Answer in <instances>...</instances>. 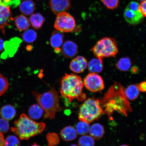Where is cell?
I'll return each instance as SVG.
<instances>
[{
	"label": "cell",
	"instance_id": "1",
	"mask_svg": "<svg viewBox=\"0 0 146 146\" xmlns=\"http://www.w3.org/2000/svg\"><path fill=\"white\" fill-rule=\"evenodd\" d=\"M128 100L123 87L115 82L100 101L104 112L107 116L111 117L117 112L127 117L128 113L132 111Z\"/></svg>",
	"mask_w": 146,
	"mask_h": 146
},
{
	"label": "cell",
	"instance_id": "2",
	"mask_svg": "<svg viewBox=\"0 0 146 146\" xmlns=\"http://www.w3.org/2000/svg\"><path fill=\"white\" fill-rule=\"evenodd\" d=\"M84 85L80 76L75 74H65L60 83V93L70 103L76 99L83 102L86 97V94L83 92Z\"/></svg>",
	"mask_w": 146,
	"mask_h": 146
},
{
	"label": "cell",
	"instance_id": "3",
	"mask_svg": "<svg viewBox=\"0 0 146 146\" xmlns=\"http://www.w3.org/2000/svg\"><path fill=\"white\" fill-rule=\"evenodd\" d=\"M46 125L43 123H37L26 114H23L15 121L14 127L11 131L20 139L28 140L32 137L41 134L44 130Z\"/></svg>",
	"mask_w": 146,
	"mask_h": 146
},
{
	"label": "cell",
	"instance_id": "4",
	"mask_svg": "<svg viewBox=\"0 0 146 146\" xmlns=\"http://www.w3.org/2000/svg\"><path fill=\"white\" fill-rule=\"evenodd\" d=\"M32 93L38 105L44 111V118L54 119L56 113L61 109L57 91L52 89L43 94H39L36 91Z\"/></svg>",
	"mask_w": 146,
	"mask_h": 146
},
{
	"label": "cell",
	"instance_id": "5",
	"mask_svg": "<svg viewBox=\"0 0 146 146\" xmlns=\"http://www.w3.org/2000/svg\"><path fill=\"white\" fill-rule=\"evenodd\" d=\"M104 112L99 100L94 97L88 98L79 107L80 121L89 123L98 120Z\"/></svg>",
	"mask_w": 146,
	"mask_h": 146
},
{
	"label": "cell",
	"instance_id": "6",
	"mask_svg": "<svg viewBox=\"0 0 146 146\" xmlns=\"http://www.w3.org/2000/svg\"><path fill=\"white\" fill-rule=\"evenodd\" d=\"M91 51L95 56L102 61L104 58L115 57L118 51L115 40L109 37L104 38L98 41Z\"/></svg>",
	"mask_w": 146,
	"mask_h": 146
},
{
	"label": "cell",
	"instance_id": "7",
	"mask_svg": "<svg viewBox=\"0 0 146 146\" xmlns=\"http://www.w3.org/2000/svg\"><path fill=\"white\" fill-rule=\"evenodd\" d=\"M75 26V20L71 15L65 12L57 14L54 24L56 30L69 33L74 30Z\"/></svg>",
	"mask_w": 146,
	"mask_h": 146
},
{
	"label": "cell",
	"instance_id": "8",
	"mask_svg": "<svg viewBox=\"0 0 146 146\" xmlns=\"http://www.w3.org/2000/svg\"><path fill=\"white\" fill-rule=\"evenodd\" d=\"M83 83L86 88L91 92H99L104 88L103 78L96 73H91L88 74L84 79Z\"/></svg>",
	"mask_w": 146,
	"mask_h": 146
},
{
	"label": "cell",
	"instance_id": "9",
	"mask_svg": "<svg viewBox=\"0 0 146 146\" xmlns=\"http://www.w3.org/2000/svg\"><path fill=\"white\" fill-rule=\"evenodd\" d=\"M49 5L54 13L58 14L65 12L70 8V0H50Z\"/></svg>",
	"mask_w": 146,
	"mask_h": 146
},
{
	"label": "cell",
	"instance_id": "10",
	"mask_svg": "<svg viewBox=\"0 0 146 146\" xmlns=\"http://www.w3.org/2000/svg\"><path fill=\"white\" fill-rule=\"evenodd\" d=\"M13 20L9 6L0 5V31L3 34L5 33V27Z\"/></svg>",
	"mask_w": 146,
	"mask_h": 146
},
{
	"label": "cell",
	"instance_id": "11",
	"mask_svg": "<svg viewBox=\"0 0 146 146\" xmlns=\"http://www.w3.org/2000/svg\"><path fill=\"white\" fill-rule=\"evenodd\" d=\"M123 15L125 21L129 24L132 25L141 23L144 19L143 16L140 11H133L127 8L124 11Z\"/></svg>",
	"mask_w": 146,
	"mask_h": 146
},
{
	"label": "cell",
	"instance_id": "12",
	"mask_svg": "<svg viewBox=\"0 0 146 146\" xmlns=\"http://www.w3.org/2000/svg\"><path fill=\"white\" fill-rule=\"evenodd\" d=\"M88 65L87 60L83 56H78L71 62L70 68L72 72L79 74L83 72Z\"/></svg>",
	"mask_w": 146,
	"mask_h": 146
},
{
	"label": "cell",
	"instance_id": "13",
	"mask_svg": "<svg viewBox=\"0 0 146 146\" xmlns=\"http://www.w3.org/2000/svg\"><path fill=\"white\" fill-rule=\"evenodd\" d=\"M77 45L72 41H67L64 43L61 49V52L65 57L71 58L77 54Z\"/></svg>",
	"mask_w": 146,
	"mask_h": 146
},
{
	"label": "cell",
	"instance_id": "14",
	"mask_svg": "<svg viewBox=\"0 0 146 146\" xmlns=\"http://www.w3.org/2000/svg\"><path fill=\"white\" fill-rule=\"evenodd\" d=\"M61 138L65 141H72L77 137L78 133L76 129L72 126L64 127L60 132Z\"/></svg>",
	"mask_w": 146,
	"mask_h": 146
},
{
	"label": "cell",
	"instance_id": "15",
	"mask_svg": "<svg viewBox=\"0 0 146 146\" xmlns=\"http://www.w3.org/2000/svg\"><path fill=\"white\" fill-rule=\"evenodd\" d=\"M89 133L90 136L94 139L100 140L103 137L104 135V127L101 124L94 123L90 127Z\"/></svg>",
	"mask_w": 146,
	"mask_h": 146
},
{
	"label": "cell",
	"instance_id": "16",
	"mask_svg": "<svg viewBox=\"0 0 146 146\" xmlns=\"http://www.w3.org/2000/svg\"><path fill=\"white\" fill-rule=\"evenodd\" d=\"M16 114L15 109L11 105H5L0 109V115L2 118L7 120L13 119Z\"/></svg>",
	"mask_w": 146,
	"mask_h": 146
},
{
	"label": "cell",
	"instance_id": "17",
	"mask_svg": "<svg viewBox=\"0 0 146 146\" xmlns=\"http://www.w3.org/2000/svg\"><path fill=\"white\" fill-rule=\"evenodd\" d=\"M36 8V4L32 0H24L20 4L19 10L23 15L29 16L32 15Z\"/></svg>",
	"mask_w": 146,
	"mask_h": 146
},
{
	"label": "cell",
	"instance_id": "18",
	"mask_svg": "<svg viewBox=\"0 0 146 146\" xmlns=\"http://www.w3.org/2000/svg\"><path fill=\"white\" fill-rule=\"evenodd\" d=\"M64 35L63 32L56 30L52 32L50 39V43L54 49L60 48L63 44Z\"/></svg>",
	"mask_w": 146,
	"mask_h": 146
},
{
	"label": "cell",
	"instance_id": "19",
	"mask_svg": "<svg viewBox=\"0 0 146 146\" xmlns=\"http://www.w3.org/2000/svg\"><path fill=\"white\" fill-rule=\"evenodd\" d=\"M29 21L33 28L38 30L40 29L44 23L45 19L39 13L32 14L29 18Z\"/></svg>",
	"mask_w": 146,
	"mask_h": 146
},
{
	"label": "cell",
	"instance_id": "20",
	"mask_svg": "<svg viewBox=\"0 0 146 146\" xmlns=\"http://www.w3.org/2000/svg\"><path fill=\"white\" fill-rule=\"evenodd\" d=\"M15 23L20 31L27 30L31 25L28 18L23 15H20L16 17L15 19Z\"/></svg>",
	"mask_w": 146,
	"mask_h": 146
},
{
	"label": "cell",
	"instance_id": "21",
	"mask_svg": "<svg viewBox=\"0 0 146 146\" xmlns=\"http://www.w3.org/2000/svg\"><path fill=\"white\" fill-rule=\"evenodd\" d=\"M87 67L89 72L91 73L100 72L103 69V61L98 58H94L88 63Z\"/></svg>",
	"mask_w": 146,
	"mask_h": 146
},
{
	"label": "cell",
	"instance_id": "22",
	"mask_svg": "<svg viewBox=\"0 0 146 146\" xmlns=\"http://www.w3.org/2000/svg\"><path fill=\"white\" fill-rule=\"evenodd\" d=\"M125 93L128 100H135L139 95L140 91L138 84H132L128 86L125 89Z\"/></svg>",
	"mask_w": 146,
	"mask_h": 146
},
{
	"label": "cell",
	"instance_id": "23",
	"mask_svg": "<svg viewBox=\"0 0 146 146\" xmlns=\"http://www.w3.org/2000/svg\"><path fill=\"white\" fill-rule=\"evenodd\" d=\"M44 112L43 109L39 105L34 104L29 108L28 113L30 117L33 119L38 120L42 116Z\"/></svg>",
	"mask_w": 146,
	"mask_h": 146
},
{
	"label": "cell",
	"instance_id": "24",
	"mask_svg": "<svg viewBox=\"0 0 146 146\" xmlns=\"http://www.w3.org/2000/svg\"><path fill=\"white\" fill-rule=\"evenodd\" d=\"M132 65L131 60L128 57L121 58L118 60L116 65V68L122 72H126L130 69Z\"/></svg>",
	"mask_w": 146,
	"mask_h": 146
},
{
	"label": "cell",
	"instance_id": "25",
	"mask_svg": "<svg viewBox=\"0 0 146 146\" xmlns=\"http://www.w3.org/2000/svg\"><path fill=\"white\" fill-rule=\"evenodd\" d=\"M23 40L27 43L33 42L37 38L36 32L32 29H29L23 33L22 35Z\"/></svg>",
	"mask_w": 146,
	"mask_h": 146
},
{
	"label": "cell",
	"instance_id": "26",
	"mask_svg": "<svg viewBox=\"0 0 146 146\" xmlns=\"http://www.w3.org/2000/svg\"><path fill=\"white\" fill-rule=\"evenodd\" d=\"M78 143L79 146H94L95 144L94 139L92 137L86 135L80 137Z\"/></svg>",
	"mask_w": 146,
	"mask_h": 146
},
{
	"label": "cell",
	"instance_id": "27",
	"mask_svg": "<svg viewBox=\"0 0 146 146\" xmlns=\"http://www.w3.org/2000/svg\"><path fill=\"white\" fill-rule=\"evenodd\" d=\"M89 124L83 121L78 122L76 126V130L78 134L83 135L88 133L90 127Z\"/></svg>",
	"mask_w": 146,
	"mask_h": 146
},
{
	"label": "cell",
	"instance_id": "28",
	"mask_svg": "<svg viewBox=\"0 0 146 146\" xmlns=\"http://www.w3.org/2000/svg\"><path fill=\"white\" fill-rule=\"evenodd\" d=\"M47 141V146H56L60 143V138L58 135L55 133H48L46 135Z\"/></svg>",
	"mask_w": 146,
	"mask_h": 146
},
{
	"label": "cell",
	"instance_id": "29",
	"mask_svg": "<svg viewBox=\"0 0 146 146\" xmlns=\"http://www.w3.org/2000/svg\"><path fill=\"white\" fill-rule=\"evenodd\" d=\"M9 86L7 78L0 73V96L3 95L6 92Z\"/></svg>",
	"mask_w": 146,
	"mask_h": 146
},
{
	"label": "cell",
	"instance_id": "30",
	"mask_svg": "<svg viewBox=\"0 0 146 146\" xmlns=\"http://www.w3.org/2000/svg\"><path fill=\"white\" fill-rule=\"evenodd\" d=\"M21 143L17 137L10 135L5 140V146H20Z\"/></svg>",
	"mask_w": 146,
	"mask_h": 146
},
{
	"label": "cell",
	"instance_id": "31",
	"mask_svg": "<svg viewBox=\"0 0 146 146\" xmlns=\"http://www.w3.org/2000/svg\"><path fill=\"white\" fill-rule=\"evenodd\" d=\"M104 5L110 9H114L118 6L119 0H101Z\"/></svg>",
	"mask_w": 146,
	"mask_h": 146
},
{
	"label": "cell",
	"instance_id": "32",
	"mask_svg": "<svg viewBox=\"0 0 146 146\" xmlns=\"http://www.w3.org/2000/svg\"><path fill=\"white\" fill-rule=\"evenodd\" d=\"M10 125L8 120L3 118H0V133L5 134L8 132Z\"/></svg>",
	"mask_w": 146,
	"mask_h": 146
},
{
	"label": "cell",
	"instance_id": "33",
	"mask_svg": "<svg viewBox=\"0 0 146 146\" xmlns=\"http://www.w3.org/2000/svg\"><path fill=\"white\" fill-rule=\"evenodd\" d=\"M139 4L137 2L132 1L128 5L127 8L135 12H138L139 11Z\"/></svg>",
	"mask_w": 146,
	"mask_h": 146
},
{
	"label": "cell",
	"instance_id": "34",
	"mask_svg": "<svg viewBox=\"0 0 146 146\" xmlns=\"http://www.w3.org/2000/svg\"><path fill=\"white\" fill-rule=\"evenodd\" d=\"M139 11L144 17H146V0L142 1L140 3Z\"/></svg>",
	"mask_w": 146,
	"mask_h": 146
},
{
	"label": "cell",
	"instance_id": "35",
	"mask_svg": "<svg viewBox=\"0 0 146 146\" xmlns=\"http://www.w3.org/2000/svg\"><path fill=\"white\" fill-rule=\"evenodd\" d=\"M14 0H0V5L9 6L10 5L13 7Z\"/></svg>",
	"mask_w": 146,
	"mask_h": 146
},
{
	"label": "cell",
	"instance_id": "36",
	"mask_svg": "<svg viewBox=\"0 0 146 146\" xmlns=\"http://www.w3.org/2000/svg\"><path fill=\"white\" fill-rule=\"evenodd\" d=\"M138 86L140 91L146 92V81L142 82L139 84Z\"/></svg>",
	"mask_w": 146,
	"mask_h": 146
},
{
	"label": "cell",
	"instance_id": "37",
	"mask_svg": "<svg viewBox=\"0 0 146 146\" xmlns=\"http://www.w3.org/2000/svg\"><path fill=\"white\" fill-rule=\"evenodd\" d=\"M0 146H5L4 137L1 133H0Z\"/></svg>",
	"mask_w": 146,
	"mask_h": 146
},
{
	"label": "cell",
	"instance_id": "38",
	"mask_svg": "<svg viewBox=\"0 0 146 146\" xmlns=\"http://www.w3.org/2000/svg\"><path fill=\"white\" fill-rule=\"evenodd\" d=\"M139 68L138 67L135 66H133L131 69V72L133 74H136L139 72Z\"/></svg>",
	"mask_w": 146,
	"mask_h": 146
},
{
	"label": "cell",
	"instance_id": "39",
	"mask_svg": "<svg viewBox=\"0 0 146 146\" xmlns=\"http://www.w3.org/2000/svg\"><path fill=\"white\" fill-rule=\"evenodd\" d=\"M4 42L3 40L0 38V52L2 51L4 47Z\"/></svg>",
	"mask_w": 146,
	"mask_h": 146
},
{
	"label": "cell",
	"instance_id": "40",
	"mask_svg": "<svg viewBox=\"0 0 146 146\" xmlns=\"http://www.w3.org/2000/svg\"><path fill=\"white\" fill-rule=\"evenodd\" d=\"M30 146H41L39 145H37V144L36 143H35L34 144H33V145H31Z\"/></svg>",
	"mask_w": 146,
	"mask_h": 146
},
{
	"label": "cell",
	"instance_id": "41",
	"mask_svg": "<svg viewBox=\"0 0 146 146\" xmlns=\"http://www.w3.org/2000/svg\"><path fill=\"white\" fill-rule=\"evenodd\" d=\"M70 146H79L77 145H75V144H73V145H71Z\"/></svg>",
	"mask_w": 146,
	"mask_h": 146
},
{
	"label": "cell",
	"instance_id": "42",
	"mask_svg": "<svg viewBox=\"0 0 146 146\" xmlns=\"http://www.w3.org/2000/svg\"><path fill=\"white\" fill-rule=\"evenodd\" d=\"M119 146H129L127 145H120Z\"/></svg>",
	"mask_w": 146,
	"mask_h": 146
},
{
	"label": "cell",
	"instance_id": "43",
	"mask_svg": "<svg viewBox=\"0 0 146 146\" xmlns=\"http://www.w3.org/2000/svg\"><path fill=\"white\" fill-rule=\"evenodd\" d=\"M139 1H145V0H139Z\"/></svg>",
	"mask_w": 146,
	"mask_h": 146
}]
</instances>
